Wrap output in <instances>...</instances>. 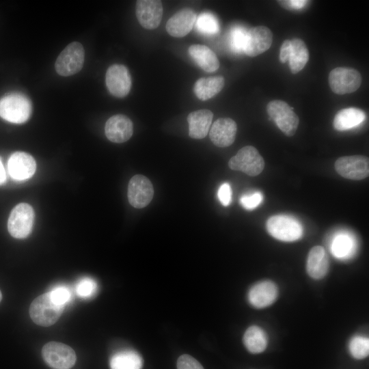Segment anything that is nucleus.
Segmentation results:
<instances>
[{"instance_id": "nucleus-9", "label": "nucleus", "mask_w": 369, "mask_h": 369, "mask_svg": "<svg viewBox=\"0 0 369 369\" xmlns=\"http://www.w3.org/2000/svg\"><path fill=\"white\" fill-rule=\"evenodd\" d=\"M361 83L360 73L352 68L338 67L329 74L331 90L337 94H345L356 91Z\"/></svg>"}, {"instance_id": "nucleus-10", "label": "nucleus", "mask_w": 369, "mask_h": 369, "mask_svg": "<svg viewBox=\"0 0 369 369\" xmlns=\"http://www.w3.org/2000/svg\"><path fill=\"white\" fill-rule=\"evenodd\" d=\"M334 167L341 176L351 180H362L369 175V160L363 155L341 156L336 160Z\"/></svg>"}, {"instance_id": "nucleus-27", "label": "nucleus", "mask_w": 369, "mask_h": 369, "mask_svg": "<svg viewBox=\"0 0 369 369\" xmlns=\"http://www.w3.org/2000/svg\"><path fill=\"white\" fill-rule=\"evenodd\" d=\"M243 343L246 348L251 353L263 352L267 346V336L259 327H249L243 336Z\"/></svg>"}, {"instance_id": "nucleus-11", "label": "nucleus", "mask_w": 369, "mask_h": 369, "mask_svg": "<svg viewBox=\"0 0 369 369\" xmlns=\"http://www.w3.org/2000/svg\"><path fill=\"white\" fill-rule=\"evenodd\" d=\"M105 82L109 92L117 98H124L131 88V77L128 68L122 64L109 66L105 75Z\"/></svg>"}, {"instance_id": "nucleus-38", "label": "nucleus", "mask_w": 369, "mask_h": 369, "mask_svg": "<svg viewBox=\"0 0 369 369\" xmlns=\"http://www.w3.org/2000/svg\"><path fill=\"white\" fill-rule=\"evenodd\" d=\"M282 2H284V4L288 5L289 8L293 9H300L305 6L308 1L305 0H290L284 1Z\"/></svg>"}, {"instance_id": "nucleus-33", "label": "nucleus", "mask_w": 369, "mask_h": 369, "mask_svg": "<svg viewBox=\"0 0 369 369\" xmlns=\"http://www.w3.org/2000/svg\"><path fill=\"white\" fill-rule=\"evenodd\" d=\"M49 293L53 301L62 307H64L72 298L70 290L64 285L57 286L50 290Z\"/></svg>"}, {"instance_id": "nucleus-29", "label": "nucleus", "mask_w": 369, "mask_h": 369, "mask_svg": "<svg viewBox=\"0 0 369 369\" xmlns=\"http://www.w3.org/2000/svg\"><path fill=\"white\" fill-rule=\"evenodd\" d=\"M353 247L351 238L347 235L340 234L333 241L331 252L335 257L343 258L351 254Z\"/></svg>"}, {"instance_id": "nucleus-26", "label": "nucleus", "mask_w": 369, "mask_h": 369, "mask_svg": "<svg viewBox=\"0 0 369 369\" xmlns=\"http://www.w3.org/2000/svg\"><path fill=\"white\" fill-rule=\"evenodd\" d=\"M290 42V50L288 61L291 72L296 74L306 65L309 59V52L302 40L293 38Z\"/></svg>"}, {"instance_id": "nucleus-7", "label": "nucleus", "mask_w": 369, "mask_h": 369, "mask_svg": "<svg viewBox=\"0 0 369 369\" xmlns=\"http://www.w3.org/2000/svg\"><path fill=\"white\" fill-rule=\"evenodd\" d=\"M34 216L33 209L29 204H17L12 210L8 221V230L10 235L16 238H26L31 231Z\"/></svg>"}, {"instance_id": "nucleus-2", "label": "nucleus", "mask_w": 369, "mask_h": 369, "mask_svg": "<svg viewBox=\"0 0 369 369\" xmlns=\"http://www.w3.org/2000/svg\"><path fill=\"white\" fill-rule=\"evenodd\" d=\"M64 308L55 303L48 292L36 297L29 308L32 320L42 327H49L59 318Z\"/></svg>"}, {"instance_id": "nucleus-36", "label": "nucleus", "mask_w": 369, "mask_h": 369, "mask_svg": "<svg viewBox=\"0 0 369 369\" xmlns=\"http://www.w3.org/2000/svg\"><path fill=\"white\" fill-rule=\"evenodd\" d=\"M219 200L224 206H228L232 200V189L228 183L222 184L218 190Z\"/></svg>"}, {"instance_id": "nucleus-30", "label": "nucleus", "mask_w": 369, "mask_h": 369, "mask_svg": "<svg viewBox=\"0 0 369 369\" xmlns=\"http://www.w3.org/2000/svg\"><path fill=\"white\" fill-rule=\"evenodd\" d=\"M349 351L355 359L366 358L369 353V340L362 336L353 337L349 343Z\"/></svg>"}, {"instance_id": "nucleus-20", "label": "nucleus", "mask_w": 369, "mask_h": 369, "mask_svg": "<svg viewBox=\"0 0 369 369\" xmlns=\"http://www.w3.org/2000/svg\"><path fill=\"white\" fill-rule=\"evenodd\" d=\"M328 269L329 260L325 249L314 246L310 249L307 259L308 274L314 279H320L327 275Z\"/></svg>"}, {"instance_id": "nucleus-32", "label": "nucleus", "mask_w": 369, "mask_h": 369, "mask_svg": "<svg viewBox=\"0 0 369 369\" xmlns=\"http://www.w3.org/2000/svg\"><path fill=\"white\" fill-rule=\"evenodd\" d=\"M97 288V283L94 279L83 277L77 282L75 290L79 297L87 299L96 294Z\"/></svg>"}, {"instance_id": "nucleus-35", "label": "nucleus", "mask_w": 369, "mask_h": 369, "mask_svg": "<svg viewBox=\"0 0 369 369\" xmlns=\"http://www.w3.org/2000/svg\"><path fill=\"white\" fill-rule=\"evenodd\" d=\"M177 369H204V368L195 358L184 354L178 359Z\"/></svg>"}, {"instance_id": "nucleus-24", "label": "nucleus", "mask_w": 369, "mask_h": 369, "mask_svg": "<svg viewBox=\"0 0 369 369\" xmlns=\"http://www.w3.org/2000/svg\"><path fill=\"white\" fill-rule=\"evenodd\" d=\"M224 78L221 76L199 79L194 85L195 96L201 100H207L217 95L223 87Z\"/></svg>"}, {"instance_id": "nucleus-5", "label": "nucleus", "mask_w": 369, "mask_h": 369, "mask_svg": "<svg viewBox=\"0 0 369 369\" xmlns=\"http://www.w3.org/2000/svg\"><path fill=\"white\" fill-rule=\"evenodd\" d=\"M228 165L232 170L241 171L250 176H256L262 172L264 161L256 148L246 146L230 159Z\"/></svg>"}, {"instance_id": "nucleus-16", "label": "nucleus", "mask_w": 369, "mask_h": 369, "mask_svg": "<svg viewBox=\"0 0 369 369\" xmlns=\"http://www.w3.org/2000/svg\"><path fill=\"white\" fill-rule=\"evenodd\" d=\"M107 139L114 143H124L128 140L133 133V124L127 116L117 114L108 119L105 126Z\"/></svg>"}, {"instance_id": "nucleus-17", "label": "nucleus", "mask_w": 369, "mask_h": 369, "mask_svg": "<svg viewBox=\"0 0 369 369\" xmlns=\"http://www.w3.org/2000/svg\"><path fill=\"white\" fill-rule=\"evenodd\" d=\"M278 296L276 284L269 280L255 284L248 292V300L256 308H264L275 302Z\"/></svg>"}, {"instance_id": "nucleus-15", "label": "nucleus", "mask_w": 369, "mask_h": 369, "mask_svg": "<svg viewBox=\"0 0 369 369\" xmlns=\"http://www.w3.org/2000/svg\"><path fill=\"white\" fill-rule=\"evenodd\" d=\"M36 169V163L34 159L27 152H15L8 159V173L14 180H27L34 174Z\"/></svg>"}, {"instance_id": "nucleus-40", "label": "nucleus", "mask_w": 369, "mask_h": 369, "mask_svg": "<svg viewBox=\"0 0 369 369\" xmlns=\"http://www.w3.org/2000/svg\"><path fill=\"white\" fill-rule=\"evenodd\" d=\"M1 299H2V295H1V292L0 291V301H1Z\"/></svg>"}, {"instance_id": "nucleus-4", "label": "nucleus", "mask_w": 369, "mask_h": 369, "mask_svg": "<svg viewBox=\"0 0 369 369\" xmlns=\"http://www.w3.org/2000/svg\"><path fill=\"white\" fill-rule=\"evenodd\" d=\"M85 51L79 42H72L66 46L57 57L55 68L57 73L68 77L79 72L83 66Z\"/></svg>"}, {"instance_id": "nucleus-3", "label": "nucleus", "mask_w": 369, "mask_h": 369, "mask_svg": "<svg viewBox=\"0 0 369 369\" xmlns=\"http://www.w3.org/2000/svg\"><path fill=\"white\" fill-rule=\"evenodd\" d=\"M266 227L273 237L285 242L297 241L303 234L301 223L296 219L284 215L271 216L267 220Z\"/></svg>"}, {"instance_id": "nucleus-34", "label": "nucleus", "mask_w": 369, "mask_h": 369, "mask_svg": "<svg viewBox=\"0 0 369 369\" xmlns=\"http://www.w3.org/2000/svg\"><path fill=\"white\" fill-rule=\"evenodd\" d=\"M262 201V195L260 192L243 195L240 203L247 210H251L256 208Z\"/></svg>"}, {"instance_id": "nucleus-14", "label": "nucleus", "mask_w": 369, "mask_h": 369, "mask_svg": "<svg viewBox=\"0 0 369 369\" xmlns=\"http://www.w3.org/2000/svg\"><path fill=\"white\" fill-rule=\"evenodd\" d=\"M273 34L265 26H257L247 30L243 53L249 57L257 56L271 46Z\"/></svg>"}, {"instance_id": "nucleus-13", "label": "nucleus", "mask_w": 369, "mask_h": 369, "mask_svg": "<svg viewBox=\"0 0 369 369\" xmlns=\"http://www.w3.org/2000/svg\"><path fill=\"white\" fill-rule=\"evenodd\" d=\"M163 5L158 0H138L135 13L139 24L146 29L157 28L163 16Z\"/></svg>"}, {"instance_id": "nucleus-23", "label": "nucleus", "mask_w": 369, "mask_h": 369, "mask_svg": "<svg viewBox=\"0 0 369 369\" xmlns=\"http://www.w3.org/2000/svg\"><path fill=\"white\" fill-rule=\"evenodd\" d=\"M366 118V113L360 109L345 108L336 113L333 121V126L337 131H347L360 125Z\"/></svg>"}, {"instance_id": "nucleus-8", "label": "nucleus", "mask_w": 369, "mask_h": 369, "mask_svg": "<svg viewBox=\"0 0 369 369\" xmlns=\"http://www.w3.org/2000/svg\"><path fill=\"white\" fill-rule=\"evenodd\" d=\"M45 362L54 369H70L75 364L77 356L69 346L57 342L46 343L42 349Z\"/></svg>"}, {"instance_id": "nucleus-6", "label": "nucleus", "mask_w": 369, "mask_h": 369, "mask_svg": "<svg viewBox=\"0 0 369 369\" xmlns=\"http://www.w3.org/2000/svg\"><path fill=\"white\" fill-rule=\"evenodd\" d=\"M266 111L277 127L286 136L291 137L295 133L299 119L286 102L280 100H272L268 103Z\"/></svg>"}, {"instance_id": "nucleus-12", "label": "nucleus", "mask_w": 369, "mask_h": 369, "mask_svg": "<svg viewBox=\"0 0 369 369\" xmlns=\"http://www.w3.org/2000/svg\"><path fill=\"white\" fill-rule=\"evenodd\" d=\"M153 195L152 184L147 177L137 174L131 178L128 186V199L131 206L144 208L151 202Z\"/></svg>"}, {"instance_id": "nucleus-37", "label": "nucleus", "mask_w": 369, "mask_h": 369, "mask_svg": "<svg viewBox=\"0 0 369 369\" xmlns=\"http://www.w3.org/2000/svg\"><path fill=\"white\" fill-rule=\"evenodd\" d=\"M290 50V40H286L283 42L279 53V60L282 63H285L288 61Z\"/></svg>"}, {"instance_id": "nucleus-28", "label": "nucleus", "mask_w": 369, "mask_h": 369, "mask_svg": "<svg viewBox=\"0 0 369 369\" xmlns=\"http://www.w3.org/2000/svg\"><path fill=\"white\" fill-rule=\"evenodd\" d=\"M196 27L204 34L213 35L219 30V25L215 16L208 12L201 14L195 20Z\"/></svg>"}, {"instance_id": "nucleus-39", "label": "nucleus", "mask_w": 369, "mask_h": 369, "mask_svg": "<svg viewBox=\"0 0 369 369\" xmlns=\"http://www.w3.org/2000/svg\"><path fill=\"white\" fill-rule=\"evenodd\" d=\"M5 178H6V175H5V169L3 167V165L0 159V184L5 182Z\"/></svg>"}, {"instance_id": "nucleus-22", "label": "nucleus", "mask_w": 369, "mask_h": 369, "mask_svg": "<svg viewBox=\"0 0 369 369\" xmlns=\"http://www.w3.org/2000/svg\"><path fill=\"white\" fill-rule=\"evenodd\" d=\"M189 53L195 63L207 72H213L219 67L216 54L206 46L193 44L189 48Z\"/></svg>"}, {"instance_id": "nucleus-1", "label": "nucleus", "mask_w": 369, "mask_h": 369, "mask_svg": "<svg viewBox=\"0 0 369 369\" xmlns=\"http://www.w3.org/2000/svg\"><path fill=\"white\" fill-rule=\"evenodd\" d=\"M31 113L29 98L20 93H10L0 99V117L14 124L25 122Z\"/></svg>"}, {"instance_id": "nucleus-19", "label": "nucleus", "mask_w": 369, "mask_h": 369, "mask_svg": "<svg viewBox=\"0 0 369 369\" xmlns=\"http://www.w3.org/2000/svg\"><path fill=\"white\" fill-rule=\"evenodd\" d=\"M195 20V12L189 8H184L168 19L165 28L170 36L175 38H182L191 31Z\"/></svg>"}, {"instance_id": "nucleus-18", "label": "nucleus", "mask_w": 369, "mask_h": 369, "mask_svg": "<svg viewBox=\"0 0 369 369\" xmlns=\"http://www.w3.org/2000/svg\"><path fill=\"white\" fill-rule=\"evenodd\" d=\"M236 130V124L232 119L219 118L212 125L210 139L217 147H228L234 143Z\"/></svg>"}, {"instance_id": "nucleus-21", "label": "nucleus", "mask_w": 369, "mask_h": 369, "mask_svg": "<svg viewBox=\"0 0 369 369\" xmlns=\"http://www.w3.org/2000/svg\"><path fill=\"white\" fill-rule=\"evenodd\" d=\"M213 113L208 109H200L190 113L187 116L189 136L193 139L204 138L212 123Z\"/></svg>"}, {"instance_id": "nucleus-25", "label": "nucleus", "mask_w": 369, "mask_h": 369, "mask_svg": "<svg viewBox=\"0 0 369 369\" xmlns=\"http://www.w3.org/2000/svg\"><path fill=\"white\" fill-rule=\"evenodd\" d=\"M143 360L135 351L126 349L114 353L110 358L111 369H141Z\"/></svg>"}, {"instance_id": "nucleus-31", "label": "nucleus", "mask_w": 369, "mask_h": 369, "mask_svg": "<svg viewBox=\"0 0 369 369\" xmlns=\"http://www.w3.org/2000/svg\"><path fill=\"white\" fill-rule=\"evenodd\" d=\"M247 30L245 28L236 26L233 27L230 33V46L236 53H243L246 41Z\"/></svg>"}]
</instances>
